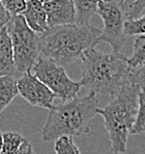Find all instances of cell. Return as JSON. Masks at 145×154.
Segmentation results:
<instances>
[{"mask_svg":"<svg viewBox=\"0 0 145 154\" xmlns=\"http://www.w3.org/2000/svg\"><path fill=\"white\" fill-rule=\"evenodd\" d=\"M101 28L79 24L49 27L39 37L40 54L55 64L67 66L100 43Z\"/></svg>","mask_w":145,"mask_h":154,"instance_id":"1","label":"cell"},{"mask_svg":"<svg viewBox=\"0 0 145 154\" xmlns=\"http://www.w3.org/2000/svg\"><path fill=\"white\" fill-rule=\"evenodd\" d=\"M83 72L79 80L81 87L96 95L113 96L125 85L130 83L131 67L128 60L120 52L102 53L91 48L83 57Z\"/></svg>","mask_w":145,"mask_h":154,"instance_id":"2","label":"cell"},{"mask_svg":"<svg viewBox=\"0 0 145 154\" xmlns=\"http://www.w3.org/2000/svg\"><path fill=\"white\" fill-rule=\"evenodd\" d=\"M98 108V98L93 92L81 98L75 97L52 106L43 127V141L52 142L63 135L72 137L89 133L91 122Z\"/></svg>","mask_w":145,"mask_h":154,"instance_id":"3","label":"cell"},{"mask_svg":"<svg viewBox=\"0 0 145 154\" xmlns=\"http://www.w3.org/2000/svg\"><path fill=\"white\" fill-rule=\"evenodd\" d=\"M140 89L132 83L121 88L97 115L103 119V125L110 137L113 153H125L128 135L135 125L138 112V96Z\"/></svg>","mask_w":145,"mask_h":154,"instance_id":"4","label":"cell"},{"mask_svg":"<svg viewBox=\"0 0 145 154\" xmlns=\"http://www.w3.org/2000/svg\"><path fill=\"white\" fill-rule=\"evenodd\" d=\"M8 31L12 40L16 71H31L40 56L39 37L27 25L23 16H13L8 23Z\"/></svg>","mask_w":145,"mask_h":154,"instance_id":"5","label":"cell"},{"mask_svg":"<svg viewBox=\"0 0 145 154\" xmlns=\"http://www.w3.org/2000/svg\"><path fill=\"white\" fill-rule=\"evenodd\" d=\"M31 71L52 91L56 98L68 101L77 97L81 88L80 82L72 80L63 66L40 55Z\"/></svg>","mask_w":145,"mask_h":154,"instance_id":"6","label":"cell"},{"mask_svg":"<svg viewBox=\"0 0 145 154\" xmlns=\"http://www.w3.org/2000/svg\"><path fill=\"white\" fill-rule=\"evenodd\" d=\"M96 14L103 22L100 42L110 45L114 52H120L128 38L124 31L123 5L116 0H100Z\"/></svg>","mask_w":145,"mask_h":154,"instance_id":"7","label":"cell"},{"mask_svg":"<svg viewBox=\"0 0 145 154\" xmlns=\"http://www.w3.org/2000/svg\"><path fill=\"white\" fill-rule=\"evenodd\" d=\"M19 95L33 106L50 109L56 98L53 92L38 78L31 71L23 73L17 80Z\"/></svg>","mask_w":145,"mask_h":154,"instance_id":"8","label":"cell"},{"mask_svg":"<svg viewBox=\"0 0 145 154\" xmlns=\"http://www.w3.org/2000/svg\"><path fill=\"white\" fill-rule=\"evenodd\" d=\"M44 8L49 27L76 23V10L73 0H51L45 2Z\"/></svg>","mask_w":145,"mask_h":154,"instance_id":"9","label":"cell"},{"mask_svg":"<svg viewBox=\"0 0 145 154\" xmlns=\"http://www.w3.org/2000/svg\"><path fill=\"white\" fill-rule=\"evenodd\" d=\"M21 15L25 19L27 25L35 32L42 33L49 28L44 3L41 0H28L26 2V8Z\"/></svg>","mask_w":145,"mask_h":154,"instance_id":"10","label":"cell"},{"mask_svg":"<svg viewBox=\"0 0 145 154\" xmlns=\"http://www.w3.org/2000/svg\"><path fill=\"white\" fill-rule=\"evenodd\" d=\"M15 72L12 40L8 27L4 26L0 28V76H14Z\"/></svg>","mask_w":145,"mask_h":154,"instance_id":"11","label":"cell"},{"mask_svg":"<svg viewBox=\"0 0 145 154\" xmlns=\"http://www.w3.org/2000/svg\"><path fill=\"white\" fill-rule=\"evenodd\" d=\"M19 95L17 80L14 76H0V114Z\"/></svg>","mask_w":145,"mask_h":154,"instance_id":"12","label":"cell"},{"mask_svg":"<svg viewBox=\"0 0 145 154\" xmlns=\"http://www.w3.org/2000/svg\"><path fill=\"white\" fill-rule=\"evenodd\" d=\"M76 10V24L89 25L90 19L97 13L100 0H73Z\"/></svg>","mask_w":145,"mask_h":154,"instance_id":"13","label":"cell"},{"mask_svg":"<svg viewBox=\"0 0 145 154\" xmlns=\"http://www.w3.org/2000/svg\"><path fill=\"white\" fill-rule=\"evenodd\" d=\"M128 65L132 68L141 65L145 62V33L136 35L134 41V51L130 58H128Z\"/></svg>","mask_w":145,"mask_h":154,"instance_id":"14","label":"cell"},{"mask_svg":"<svg viewBox=\"0 0 145 154\" xmlns=\"http://www.w3.org/2000/svg\"><path fill=\"white\" fill-rule=\"evenodd\" d=\"M2 137H3V143L0 154H14L25 140L18 132H5L2 133Z\"/></svg>","mask_w":145,"mask_h":154,"instance_id":"15","label":"cell"},{"mask_svg":"<svg viewBox=\"0 0 145 154\" xmlns=\"http://www.w3.org/2000/svg\"><path fill=\"white\" fill-rule=\"evenodd\" d=\"M145 128V89L139 91L138 96V112L135 125L132 129L131 134H139L144 132Z\"/></svg>","mask_w":145,"mask_h":154,"instance_id":"16","label":"cell"},{"mask_svg":"<svg viewBox=\"0 0 145 154\" xmlns=\"http://www.w3.org/2000/svg\"><path fill=\"white\" fill-rule=\"evenodd\" d=\"M54 151L55 154H80L72 137L68 135H63L55 140Z\"/></svg>","mask_w":145,"mask_h":154,"instance_id":"17","label":"cell"},{"mask_svg":"<svg viewBox=\"0 0 145 154\" xmlns=\"http://www.w3.org/2000/svg\"><path fill=\"white\" fill-rule=\"evenodd\" d=\"M124 31L128 35H138L145 33V15L137 19H126Z\"/></svg>","mask_w":145,"mask_h":154,"instance_id":"18","label":"cell"},{"mask_svg":"<svg viewBox=\"0 0 145 154\" xmlns=\"http://www.w3.org/2000/svg\"><path fill=\"white\" fill-rule=\"evenodd\" d=\"M128 81L140 90L145 89V62L131 69Z\"/></svg>","mask_w":145,"mask_h":154,"instance_id":"19","label":"cell"},{"mask_svg":"<svg viewBox=\"0 0 145 154\" xmlns=\"http://www.w3.org/2000/svg\"><path fill=\"white\" fill-rule=\"evenodd\" d=\"M0 1L12 16L20 15L26 8V0H0Z\"/></svg>","mask_w":145,"mask_h":154,"instance_id":"20","label":"cell"},{"mask_svg":"<svg viewBox=\"0 0 145 154\" xmlns=\"http://www.w3.org/2000/svg\"><path fill=\"white\" fill-rule=\"evenodd\" d=\"M145 10V0H134L128 10V19H137L141 17Z\"/></svg>","mask_w":145,"mask_h":154,"instance_id":"21","label":"cell"},{"mask_svg":"<svg viewBox=\"0 0 145 154\" xmlns=\"http://www.w3.org/2000/svg\"><path fill=\"white\" fill-rule=\"evenodd\" d=\"M13 16L6 11V8L3 6V4L0 1V28L6 26L8 23L11 21Z\"/></svg>","mask_w":145,"mask_h":154,"instance_id":"22","label":"cell"},{"mask_svg":"<svg viewBox=\"0 0 145 154\" xmlns=\"http://www.w3.org/2000/svg\"><path fill=\"white\" fill-rule=\"evenodd\" d=\"M14 154H33V146L27 140H24L20 148Z\"/></svg>","mask_w":145,"mask_h":154,"instance_id":"23","label":"cell"},{"mask_svg":"<svg viewBox=\"0 0 145 154\" xmlns=\"http://www.w3.org/2000/svg\"><path fill=\"white\" fill-rule=\"evenodd\" d=\"M2 143H3V137H2V133L0 132V152H1L2 149Z\"/></svg>","mask_w":145,"mask_h":154,"instance_id":"24","label":"cell"},{"mask_svg":"<svg viewBox=\"0 0 145 154\" xmlns=\"http://www.w3.org/2000/svg\"><path fill=\"white\" fill-rule=\"evenodd\" d=\"M119 2L122 4V5H123V3H124V2H125V0H119Z\"/></svg>","mask_w":145,"mask_h":154,"instance_id":"25","label":"cell"},{"mask_svg":"<svg viewBox=\"0 0 145 154\" xmlns=\"http://www.w3.org/2000/svg\"><path fill=\"white\" fill-rule=\"evenodd\" d=\"M41 1L43 2V3H45V2H48V1H51V0H41Z\"/></svg>","mask_w":145,"mask_h":154,"instance_id":"26","label":"cell"},{"mask_svg":"<svg viewBox=\"0 0 145 154\" xmlns=\"http://www.w3.org/2000/svg\"><path fill=\"white\" fill-rule=\"evenodd\" d=\"M144 132H145V128H144Z\"/></svg>","mask_w":145,"mask_h":154,"instance_id":"27","label":"cell"},{"mask_svg":"<svg viewBox=\"0 0 145 154\" xmlns=\"http://www.w3.org/2000/svg\"><path fill=\"white\" fill-rule=\"evenodd\" d=\"M26 1H28V0H26Z\"/></svg>","mask_w":145,"mask_h":154,"instance_id":"28","label":"cell"}]
</instances>
